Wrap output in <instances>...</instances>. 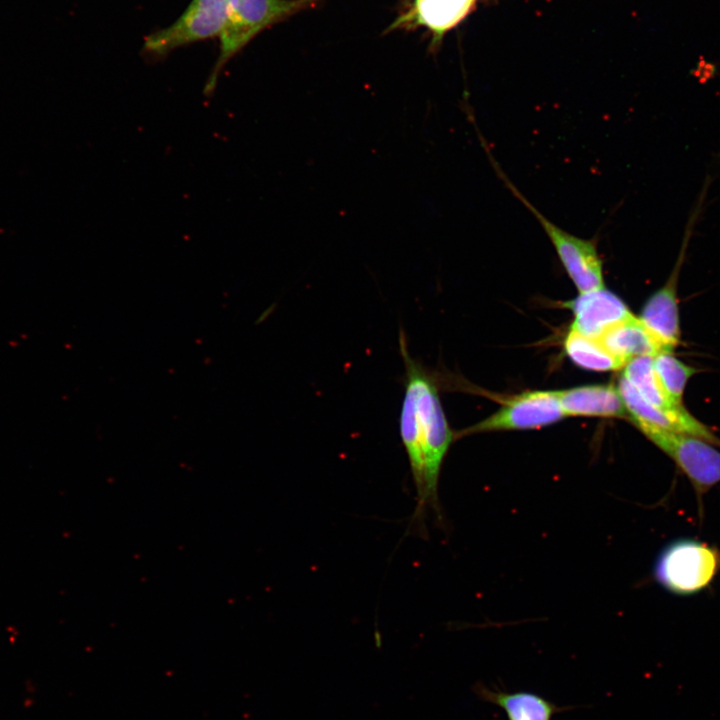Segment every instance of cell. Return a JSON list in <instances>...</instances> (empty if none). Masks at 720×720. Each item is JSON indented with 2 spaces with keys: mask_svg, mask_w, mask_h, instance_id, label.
Masks as SVG:
<instances>
[{
  "mask_svg": "<svg viewBox=\"0 0 720 720\" xmlns=\"http://www.w3.org/2000/svg\"><path fill=\"white\" fill-rule=\"evenodd\" d=\"M399 347L405 367L399 432L416 490L413 522L422 524L428 507L439 513L438 481L454 433L441 404L438 377L411 356L403 329Z\"/></svg>",
  "mask_w": 720,
  "mask_h": 720,
  "instance_id": "6da1fadb",
  "label": "cell"
},
{
  "mask_svg": "<svg viewBox=\"0 0 720 720\" xmlns=\"http://www.w3.org/2000/svg\"><path fill=\"white\" fill-rule=\"evenodd\" d=\"M316 0H226V18L219 35L217 60L204 86L210 97L221 71L251 40L266 28L283 21Z\"/></svg>",
  "mask_w": 720,
  "mask_h": 720,
  "instance_id": "7a4b0ae2",
  "label": "cell"
},
{
  "mask_svg": "<svg viewBox=\"0 0 720 720\" xmlns=\"http://www.w3.org/2000/svg\"><path fill=\"white\" fill-rule=\"evenodd\" d=\"M474 128L476 131L479 130L477 125H474ZM477 135L496 175L538 221L579 293L605 287L603 266L596 240L575 236L543 215L507 177L480 131H477Z\"/></svg>",
  "mask_w": 720,
  "mask_h": 720,
  "instance_id": "3957f363",
  "label": "cell"
},
{
  "mask_svg": "<svg viewBox=\"0 0 720 720\" xmlns=\"http://www.w3.org/2000/svg\"><path fill=\"white\" fill-rule=\"evenodd\" d=\"M719 572V549L694 538H679L667 544L653 566L655 581L678 596L705 590Z\"/></svg>",
  "mask_w": 720,
  "mask_h": 720,
  "instance_id": "277c9868",
  "label": "cell"
},
{
  "mask_svg": "<svg viewBox=\"0 0 720 720\" xmlns=\"http://www.w3.org/2000/svg\"><path fill=\"white\" fill-rule=\"evenodd\" d=\"M711 178L706 177L698 199L692 209L682 239L677 260L666 282L647 299L639 320L664 350L677 347L681 341L678 283L694 227L703 210Z\"/></svg>",
  "mask_w": 720,
  "mask_h": 720,
  "instance_id": "5b68a950",
  "label": "cell"
},
{
  "mask_svg": "<svg viewBox=\"0 0 720 720\" xmlns=\"http://www.w3.org/2000/svg\"><path fill=\"white\" fill-rule=\"evenodd\" d=\"M642 433L687 477L699 503L703 495L720 483L718 446L696 436L661 429H647Z\"/></svg>",
  "mask_w": 720,
  "mask_h": 720,
  "instance_id": "8992f818",
  "label": "cell"
},
{
  "mask_svg": "<svg viewBox=\"0 0 720 720\" xmlns=\"http://www.w3.org/2000/svg\"><path fill=\"white\" fill-rule=\"evenodd\" d=\"M226 18V0H192L171 25L148 35L144 52L163 57L173 50L219 37Z\"/></svg>",
  "mask_w": 720,
  "mask_h": 720,
  "instance_id": "52a82bcc",
  "label": "cell"
},
{
  "mask_svg": "<svg viewBox=\"0 0 720 720\" xmlns=\"http://www.w3.org/2000/svg\"><path fill=\"white\" fill-rule=\"evenodd\" d=\"M564 417L557 391H527L512 396L495 413L459 432L458 436L540 428Z\"/></svg>",
  "mask_w": 720,
  "mask_h": 720,
  "instance_id": "ba28073f",
  "label": "cell"
},
{
  "mask_svg": "<svg viewBox=\"0 0 720 720\" xmlns=\"http://www.w3.org/2000/svg\"><path fill=\"white\" fill-rule=\"evenodd\" d=\"M565 305L574 315L571 329L594 339L633 315L624 301L605 287L579 293Z\"/></svg>",
  "mask_w": 720,
  "mask_h": 720,
  "instance_id": "9c48e42d",
  "label": "cell"
},
{
  "mask_svg": "<svg viewBox=\"0 0 720 720\" xmlns=\"http://www.w3.org/2000/svg\"><path fill=\"white\" fill-rule=\"evenodd\" d=\"M472 690L480 700L502 709L507 720H552L556 714L577 708L559 706L531 691L509 692L481 682H477Z\"/></svg>",
  "mask_w": 720,
  "mask_h": 720,
  "instance_id": "30bf717a",
  "label": "cell"
},
{
  "mask_svg": "<svg viewBox=\"0 0 720 720\" xmlns=\"http://www.w3.org/2000/svg\"><path fill=\"white\" fill-rule=\"evenodd\" d=\"M566 416L628 418L618 387L611 384L584 385L557 391Z\"/></svg>",
  "mask_w": 720,
  "mask_h": 720,
  "instance_id": "8fae6325",
  "label": "cell"
},
{
  "mask_svg": "<svg viewBox=\"0 0 720 720\" xmlns=\"http://www.w3.org/2000/svg\"><path fill=\"white\" fill-rule=\"evenodd\" d=\"M477 0H410L408 11L396 26H423L434 38H441L472 11Z\"/></svg>",
  "mask_w": 720,
  "mask_h": 720,
  "instance_id": "7c38bea8",
  "label": "cell"
},
{
  "mask_svg": "<svg viewBox=\"0 0 720 720\" xmlns=\"http://www.w3.org/2000/svg\"><path fill=\"white\" fill-rule=\"evenodd\" d=\"M599 340L625 364L637 357H654L664 350L634 314L610 327Z\"/></svg>",
  "mask_w": 720,
  "mask_h": 720,
  "instance_id": "4fadbf2b",
  "label": "cell"
},
{
  "mask_svg": "<svg viewBox=\"0 0 720 720\" xmlns=\"http://www.w3.org/2000/svg\"><path fill=\"white\" fill-rule=\"evenodd\" d=\"M618 390L628 413V419L642 432L647 429H661L682 433L679 422L646 401L634 387L621 376Z\"/></svg>",
  "mask_w": 720,
  "mask_h": 720,
  "instance_id": "5bb4252c",
  "label": "cell"
},
{
  "mask_svg": "<svg viewBox=\"0 0 720 720\" xmlns=\"http://www.w3.org/2000/svg\"><path fill=\"white\" fill-rule=\"evenodd\" d=\"M564 348L569 359L583 369L614 371L626 365L611 354L599 339L584 336L572 329L565 338Z\"/></svg>",
  "mask_w": 720,
  "mask_h": 720,
  "instance_id": "9a60e30c",
  "label": "cell"
},
{
  "mask_svg": "<svg viewBox=\"0 0 720 720\" xmlns=\"http://www.w3.org/2000/svg\"><path fill=\"white\" fill-rule=\"evenodd\" d=\"M656 376L668 396L683 404V396L689 380L698 370L677 358L673 351L662 350L653 358Z\"/></svg>",
  "mask_w": 720,
  "mask_h": 720,
  "instance_id": "2e32d148",
  "label": "cell"
}]
</instances>
